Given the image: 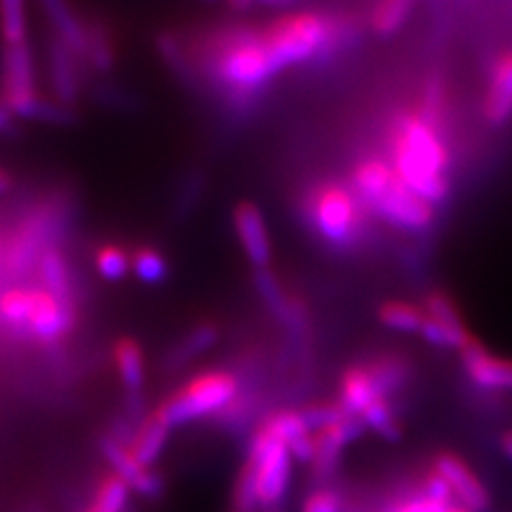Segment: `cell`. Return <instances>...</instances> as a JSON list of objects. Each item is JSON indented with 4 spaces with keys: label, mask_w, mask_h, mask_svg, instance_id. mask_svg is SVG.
<instances>
[{
    "label": "cell",
    "mask_w": 512,
    "mask_h": 512,
    "mask_svg": "<svg viewBox=\"0 0 512 512\" xmlns=\"http://www.w3.org/2000/svg\"><path fill=\"white\" fill-rule=\"evenodd\" d=\"M361 421L367 429L387 442H399L404 436L402 421H399V414L389 399H380L372 408H367L361 414Z\"/></svg>",
    "instance_id": "21"
},
{
    "label": "cell",
    "mask_w": 512,
    "mask_h": 512,
    "mask_svg": "<svg viewBox=\"0 0 512 512\" xmlns=\"http://www.w3.org/2000/svg\"><path fill=\"white\" fill-rule=\"evenodd\" d=\"M9 107L7 105H0V131H7L9 124H11V114H9Z\"/></svg>",
    "instance_id": "37"
},
{
    "label": "cell",
    "mask_w": 512,
    "mask_h": 512,
    "mask_svg": "<svg viewBox=\"0 0 512 512\" xmlns=\"http://www.w3.org/2000/svg\"><path fill=\"white\" fill-rule=\"evenodd\" d=\"M306 207L308 220L325 242L338 248L357 244L365 218L355 190L338 182H325L310 192Z\"/></svg>",
    "instance_id": "5"
},
{
    "label": "cell",
    "mask_w": 512,
    "mask_h": 512,
    "mask_svg": "<svg viewBox=\"0 0 512 512\" xmlns=\"http://www.w3.org/2000/svg\"><path fill=\"white\" fill-rule=\"evenodd\" d=\"M414 0H378L372 22L380 35H393L410 18Z\"/></svg>",
    "instance_id": "30"
},
{
    "label": "cell",
    "mask_w": 512,
    "mask_h": 512,
    "mask_svg": "<svg viewBox=\"0 0 512 512\" xmlns=\"http://www.w3.org/2000/svg\"><path fill=\"white\" fill-rule=\"evenodd\" d=\"M461 365L476 389L487 393L512 391V361L491 355L474 338L461 350Z\"/></svg>",
    "instance_id": "11"
},
{
    "label": "cell",
    "mask_w": 512,
    "mask_h": 512,
    "mask_svg": "<svg viewBox=\"0 0 512 512\" xmlns=\"http://www.w3.org/2000/svg\"><path fill=\"white\" fill-rule=\"evenodd\" d=\"M446 508L448 506L431 502L416 480V483L399 489L395 495H389L378 512H446Z\"/></svg>",
    "instance_id": "28"
},
{
    "label": "cell",
    "mask_w": 512,
    "mask_h": 512,
    "mask_svg": "<svg viewBox=\"0 0 512 512\" xmlns=\"http://www.w3.org/2000/svg\"><path fill=\"white\" fill-rule=\"evenodd\" d=\"M263 3H280V0H263Z\"/></svg>",
    "instance_id": "41"
},
{
    "label": "cell",
    "mask_w": 512,
    "mask_h": 512,
    "mask_svg": "<svg viewBox=\"0 0 512 512\" xmlns=\"http://www.w3.org/2000/svg\"><path fill=\"white\" fill-rule=\"evenodd\" d=\"M212 67L218 82L227 90L250 94L280 73L261 32L237 30L216 41Z\"/></svg>",
    "instance_id": "2"
},
{
    "label": "cell",
    "mask_w": 512,
    "mask_h": 512,
    "mask_svg": "<svg viewBox=\"0 0 512 512\" xmlns=\"http://www.w3.org/2000/svg\"><path fill=\"white\" fill-rule=\"evenodd\" d=\"M131 256H128L118 246H105L96 254V267H99L101 276L107 280H120L126 276L128 267H131Z\"/></svg>",
    "instance_id": "34"
},
{
    "label": "cell",
    "mask_w": 512,
    "mask_h": 512,
    "mask_svg": "<svg viewBox=\"0 0 512 512\" xmlns=\"http://www.w3.org/2000/svg\"><path fill=\"white\" fill-rule=\"evenodd\" d=\"M280 3H293V0H280Z\"/></svg>",
    "instance_id": "42"
},
{
    "label": "cell",
    "mask_w": 512,
    "mask_h": 512,
    "mask_svg": "<svg viewBox=\"0 0 512 512\" xmlns=\"http://www.w3.org/2000/svg\"><path fill=\"white\" fill-rule=\"evenodd\" d=\"M114 359L120 380L126 391L139 393L146 380V363H143V352L133 340H120L114 348Z\"/></svg>",
    "instance_id": "19"
},
{
    "label": "cell",
    "mask_w": 512,
    "mask_h": 512,
    "mask_svg": "<svg viewBox=\"0 0 512 512\" xmlns=\"http://www.w3.org/2000/svg\"><path fill=\"white\" fill-rule=\"evenodd\" d=\"M116 436H120L126 442L128 451L133 453L137 461H141L143 466L152 468L167 448L171 427L160 419L158 412H152L148 416H143V419L128 431V434H116Z\"/></svg>",
    "instance_id": "15"
},
{
    "label": "cell",
    "mask_w": 512,
    "mask_h": 512,
    "mask_svg": "<svg viewBox=\"0 0 512 512\" xmlns=\"http://www.w3.org/2000/svg\"><path fill=\"white\" fill-rule=\"evenodd\" d=\"M9 188V178H7V173L0 169V192H5Z\"/></svg>",
    "instance_id": "39"
},
{
    "label": "cell",
    "mask_w": 512,
    "mask_h": 512,
    "mask_svg": "<svg viewBox=\"0 0 512 512\" xmlns=\"http://www.w3.org/2000/svg\"><path fill=\"white\" fill-rule=\"evenodd\" d=\"M41 278L45 282V291L58 297L60 301L71 303V284H69V271L67 263L60 256L58 250H47L41 256Z\"/></svg>",
    "instance_id": "27"
},
{
    "label": "cell",
    "mask_w": 512,
    "mask_h": 512,
    "mask_svg": "<svg viewBox=\"0 0 512 512\" xmlns=\"http://www.w3.org/2000/svg\"><path fill=\"white\" fill-rule=\"evenodd\" d=\"M380 399H387V397H384V393L380 391L378 382H376L370 367H367V363L350 365L348 370L342 374L338 404L348 414L361 419V414L367 408H372L376 402H380Z\"/></svg>",
    "instance_id": "14"
},
{
    "label": "cell",
    "mask_w": 512,
    "mask_h": 512,
    "mask_svg": "<svg viewBox=\"0 0 512 512\" xmlns=\"http://www.w3.org/2000/svg\"><path fill=\"white\" fill-rule=\"evenodd\" d=\"M425 314L434 320H440V323L446 325H457L463 327L461 314L457 310V306L453 303V299L444 295V293H431L425 301Z\"/></svg>",
    "instance_id": "35"
},
{
    "label": "cell",
    "mask_w": 512,
    "mask_h": 512,
    "mask_svg": "<svg viewBox=\"0 0 512 512\" xmlns=\"http://www.w3.org/2000/svg\"><path fill=\"white\" fill-rule=\"evenodd\" d=\"M391 165L406 186L429 205L448 197V148L442 122L423 111H404L393 122Z\"/></svg>",
    "instance_id": "1"
},
{
    "label": "cell",
    "mask_w": 512,
    "mask_h": 512,
    "mask_svg": "<svg viewBox=\"0 0 512 512\" xmlns=\"http://www.w3.org/2000/svg\"><path fill=\"white\" fill-rule=\"evenodd\" d=\"M265 512H280V510H265Z\"/></svg>",
    "instance_id": "43"
},
{
    "label": "cell",
    "mask_w": 512,
    "mask_h": 512,
    "mask_svg": "<svg viewBox=\"0 0 512 512\" xmlns=\"http://www.w3.org/2000/svg\"><path fill=\"white\" fill-rule=\"evenodd\" d=\"M261 427L267 431L271 438L282 442L286 448H293L295 444L308 440L314 436L303 421L301 410H276L267 414Z\"/></svg>",
    "instance_id": "17"
},
{
    "label": "cell",
    "mask_w": 512,
    "mask_h": 512,
    "mask_svg": "<svg viewBox=\"0 0 512 512\" xmlns=\"http://www.w3.org/2000/svg\"><path fill=\"white\" fill-rule=\"evenodd\" d=\"M218 340V331L216 327L212 325H203V327H197L195 331H192L188 338L178 346V350H175V363H184L192 357L201 355V352H205L207 348H212Z\"/></svg>",
    "instance_id": "33"
},
{
    "label": "cell",
    "mask_w": 512,
    "mask_h": 512,
    "mask_svg": "<svg viewBox=\"0 0 512 512\" xmlns=\"http://www.w3.org/2000/svg\"><path fill=\"white\" fill-rule=\"evenodd\" d=\"M419 335L431 346L446 348V350H459V352L466 348L468 342L472 340V335L466 331V327L446 325V323H440V320L429 318L427 314H425Z\"/></svg>",
    "instance_id": "24"
},
{
    "label": "cell",
    "mask_w": 512,
    "mask_h": 512,
    "mask_svg": "<svg viewBox=\"0 0 512 512\" xmlns=\"http://www.w3.org/2000/svg\"><path fill=\"white\" fill-rule=\"evenodd\" d=\"M500 451L504 453L506 459L512 461V431H506V434L502 436V440H500Z\"/></svg>",
    "instance_id": "36"
},
{
    "label": "cell",
    "mask_w": 512,
    "mask_h": 512,
    "mask_svg": "<svg viewBox=\"0 0 512 512\" xmlns=\"http://www.w3.org/2000/svg\"><path fill=\"white\" fill-rule=\"evenodd\" d=\"M133 269L139 280L148 282V284H156L160 280H165L167 276V261L165 256L160 254L154 248H141L135 252L133 256Z\"/></svg>",
    "instance_id": "32"
},
{
    "label": "cell",
    "mask_w": 512,
    "mask_h": 512,
    "mask_svg": "<svg viewBox=\"0 0 512 512\" xmlns=\"http://www.w3.org/2000/svg\"><path fill=\"white\" fill-rule=\"evenodd\" d=\"M252 3H254V0H229V5L237 11H246Z\"/></svg>",
    "instance_id": "38"
},
{
    "label": "cell",
    "mask_w": 512,
    "mask_h": 512,
    "mask_svg": "<svg viewBox=\"0 0 512 512\" xmlns=\"http://www.w3.org/2000/svg\"><path fill=\"white\" fill-rule=\"evenodd\" d=\"M512 116V52L495 60L485 92V118L504 124Z\"/></svg>",
    "instance_id": "16"
},
{
    "label": "cell",
    "mask_w": 512,
    "mask_h": 512,
    "mask_svg": "<svg viewBox=\"0 0 512 512\" xmlns=\"http://www.w3.org/2000/svg\"><path fill=\"white\" fill-rule=\"evenodd\" d=\"M103 453L114 468V474L122 478L131 491L143 495V498H156L163 491V478L137 461L120 436H109L103 444Z\"/></svg>",
    "instance_id": "12"
},
{
    "label": "cell",
    "mask_w": 512,
    "mask_h": 512,
    "mask_svg": "<svg viewBox=\"0 0 512 512\" xmlns=\"http://www.w3.org/2000/svg\"><path fill=\"white\" fill-rule=\"evenodd\" d=\"M367 207L378 218L404 231H423L434 220V205H429L421 195H416L399 175H395V180L372 203H367Z\"/></svg>",
    "instance_id": "7"
},
{
    "label": "cell",
    "mask_w": 512,
    "mask_h": 512,
    "mask_svg": "<svg viewBox=\"0 0 512 512\" xmlns=\"http://www.w3.org/2000/svg\"><path fill=\"white\" fill-rule=\"evenodd\" d=\"M73 327V306L69 301H60L45 288L30 291V314L24 338H35L39 342H56L67 335Z\"/></svg>",
    "instance_id": "9"
},
{
    "label": "cell",
    "mask_w": 512,
    "mask_h": 512,
    "mask_svg": "<svg viewBox=\"0 0 512 512\" xmlns=\"http://www.w3.org/2000/svg\"><path fill=\"white\" fill-rule=\"evenodd\" d=\"M233 224L239 237V244H242L252 267L265 271L271 263V244L265 227V218L259 207L248 201L237 203L233 210Z\"/></svg>",
    "instance_id": "13"
},
{
    "label": "cell",
    "mask_w": 512,
    "mask_h": 512,
    "mask_svg": "<svg viewBox=\"0 0 512 512\" xmlns=\"http://www.w3.org/2000/svg\"><path fill=\"white\" fill-rule=\"evenodd\" d=\"M56 218L52 212H37L32 214L18 233L13 235L11 244L7 248L5 256V271L11 278H20L32 269L39 256H43L47 250V242H50L54 231Z\"/></svg>",
    "instance_id": "8"
},
{
    "label": "cell",
    "mask_w": 512,
    "mask_h": 512,
    "mask_svg": "<svg viewBox=\"0 0 512 512\" xmlns=\"http://www.w3.org/2000/svg\"><path fill=\"white\" fill-rule=\"evenodd\" d=\"M43 5L47 9V13H50L52 22L56 24L60 37H62V43L75 54H88V35L75 20V15L69 9V5L64 3V0H43Z\"/></svg>",
    "instance_id": "18"
},
{
    "label": "cell",
    "mask_w": 512,
    "mask_h": 512,
    "mask_svg": "<svg viewBox=\"0 0 512 512\" xmlns=\"http://www.w3.org/2000/svg\"><path fill=\"white\" fill-rule=\"evenodd\" d=\"M367 367H370L380 391L384 393V397L391 399L397 393H402L406 382L410 378V367L404 359H397V357H378V359H372L370 363H367Z\"/></svg>",
    "instance_id": "22"
},
{
    "label": "cell",
    "mask_w": 512,
    "mask_h": 512,
    "mask_svg": "<svg viewBox=\"0 0 512 512\" xmlns=\"http://www.w3.org/2000/svg\"><path fill=\"white\" fill-rule=\"evenodd\" d=\"M261 35L282 71L318 54H325L335 35H338V30L325 15L297 13L269 24L265 30H261Z\"/></svg>",
    "instance_id": "4"
},
{
    "label": "cell",
    "mask_w": 512,
    "mask_h": 512,
    "mask_svg": "<svg viewBox=\"0 0 512 512\" xmlns=\"http://www.w3.org/2000/svg\"><path fill=\"white\" fill-rule=\"evenodd\" d=\"M380 323L397 333H419L425 320V310L408 301H387L378 310Z\"/></svg>",
    "instance_id": "23"
},
{
    "label": "cell",
    "mask_w": 512,
    "mask_h": 512,
    "mask_svg": "<svg viewBox=\"0 0 512 512\" xmlns=\"http://www.w3.org/2000/svg\"><path fill=\"white\" fill-rule=\"evenodd\" d=\"M0 30H3L7 45L26 43L24 0H0Z\"/></svg>",
    "instance_id": "31"
},
{
    "label": "cell",
    "mask_w": 512,
    "mask_h": 512,
    "mask_svg": "<svg viewBox=\"0 0 512 512\" xmlns=\"http://www.w3.org/2000/svg\"><path fill=\"white\" fill-rule=\"evenodd\" d=\"M446 512H470V510H466V508L459 506V504H453V506L446 508Z\"/></svg>",
    "instance_id": "40"
},
{
    "label": "cell",
    "mask_w": 512,
    "mask_h": 512,
    "mask_svg": "<svg viewBox=\"0 0 512 512\" xmlns=\"http://www.w3.org/2000/svg\"><path fill=\"white\" fill-rule=\"evenodd\" d=\"M299 512H352V500L335 485L312 487L301 500Z\"/></svg>",
    "instance_id": "29"
},
{
    "label": "cell",
    "mask_w": 512,
    "mask_h": 512,
    "mask_svg": "<svg viewBox=\"0 0 512 512\" xmlns=\"http://www.w3.org/2000/svg\"><path fill=\"white\" fill-rule=\"evenodd\" d=\"M239 397V378L227 370H210L169 395L156 412L171 429L207 416H220Z\"/></svg>",
    "instance_id": "3"
},
{
    "label": "cell",
    "mask_w": 512,
    "mask_h": 512,
    "mask_svg": "<svg viewBox=\"0 0 512 512\" xmlns=\"http://www.w3.org/2000/svg\"><path fill=\"white\" fill-rule=\"evenodd\" d=\"M246 463H250L256 474L261 510H278L293 480L295 461L288 448L259 425L254 427L246 444Z\"/></svg>",
    "instance_id": "6"
},
{
    "label": "cell",
    "mask_w": 512,
    "mask_h": 512,
    "mask_svg": "<svg viewBox=\"0 0 512 512\" xmlns=\"http://www.w3.org/2000/svg\"><path fill=\"white\" fill-rule=\"evenodd\" d=\"M30 314V291L26 288H11L0 297V320L15 335H26V323Z\"/></svg>",
    "instance_id": "25"
},
{
    "label": "cell",
    "mask_w": 512,
    "mask_h": 512,
    "mask_svg": "<svg viewBox=\"0 0 512 512\" xmlns=\"http://www.w3.org/2000/svg\"><path fill=\"white\" fill-rule=\"evenodd\" d=\"M131 504V489L116 474L101 478L96 485L90 506L84 512H128Z\"/></svg>",
    "instance_id": "20"
},
{
    "label": "cell",
    "mask_w": 512,
    "mask_h": 512,
    "mask_svg": "<svg viewBox=\"0 0 512 512\" xmlns=\"http://www.w3.org/2000/svg\"><path fill=\"white\" fill-rule=\"evenodd\" d=\"M71 50L62 41L54 43L52 50V64H50V75H52V84L58 92L62 101H73L77 84H75V71H73V60H71Z\"/></svg>",
    "instance_id": "26"
},
{
    "label": "cell",
    "mask_w": 512,
    "mask_h": 512,
    "mask_svg": "<svg viewBox=\"0 0 512 512\" xmlns=\"http://www.w3.org/2000/svg\"><path fill=\"white\" fill-rule=\"evenodd\" d=\"M434 468L451 487L455 502L470 512H489L491 495L487 487L480 483V478L472 472L466 461L453 453H440L431 461Z\"/></svg>",
    "instance_id": "10"
}]
</instances>
